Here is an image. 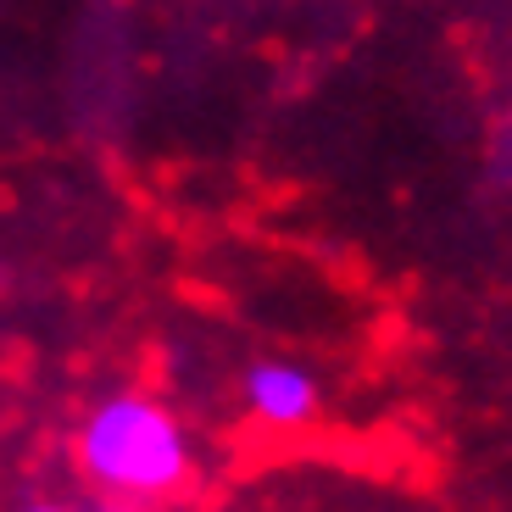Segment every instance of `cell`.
<instances>
[{"mask_svg": "<svg viewBox=\"0 0 512 512\" xmlns=\"http://www.w3.org/2000/svg\"><path fill=\"white\" fill-rule=\"evenodd\" d=\"M245 407L268 429H301L318 412V384L301 362H256L245 373Z\"/></svg>", "mask_w": 512, "mask_h": 512, "instance_id": "cell-2", "label": "cell"}, {"mask_svg": "<svg viewBox=\"0 0 512 512\" xmlns=\"http://www.w3.org/2000/svg\"><path fill=\"white\" fill-rule=\"evenodd\" d=\"M95 512H123V507H95Z\"/></svg>", "mask_w": 512, "mask_h": 512, "instance_id": "cell-5", "label": "cell"}, {"mask_svg": "<svg viewBox=\"0 0 512 512\" xmlns=\"http://www.w3.org/2000/svg\"><path fill=\"white\" fill-rule=\"evenodd\" d=\"M84 474L123 501H156L190 479V440L179 418L151 396H112L90 412L78 435Z\"/></svg>", "mask_w": 512, "mask_h": 512, "instance_id": "cell-1", "label": "cell"}, {"mask_svg": "<svg viewBox=\"0 0 512 512\" xmlns=\"http://www.w3.org/2000/svg\"><path fill=\"white\" fill-rule=\"evenodd\" d=\"M23 512H73V507H56V501H39V507H23Z\"/></svg>", "mask_w": 512, "mask_h": 512, "instance_id": "cell-4", "label": "cell"}, {"mask_svg": "<svg viewBox=\"0 0 512 512\" xmlns=\"http://www.w3.org/2000/svg\"><path fill=\"white\" fill-rule=\"evenodd\" d=\"M490 173H496L501 184H512V123L490 140Z\"/></svg>", "mask_w": 512, "mask_h": 512, "instance_id": "cell-3", "label": "cell"}]
</instances>
